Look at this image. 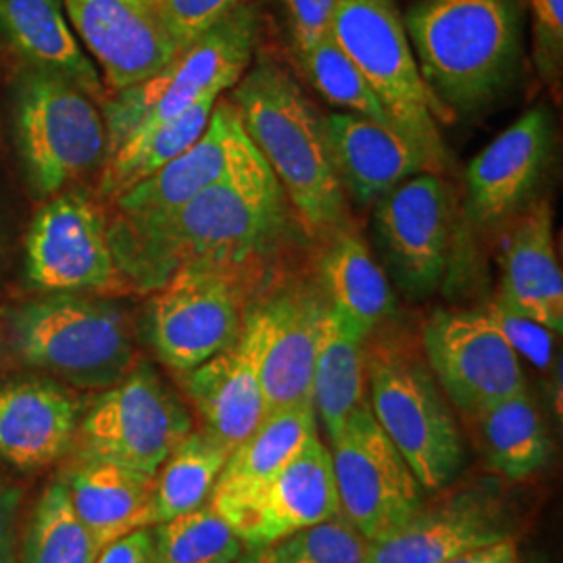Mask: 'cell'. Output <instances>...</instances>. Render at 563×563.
<instances>
[{
	"mask_svg": "<svg viewBox=\"0 0 563 563\" xmlns=\"http://www.w3.org/2000/svg\"><path fill=\"white\" fill-rule=\"evenodd\" d=\"M148 563H230L246 544L209 504L174 520L151 526Z\"/></svg>",
	"mask_w": 563,
	"mask_h": 563,
	"instance_id": "34",
	"label": "cell"
},
{
	"mask_svg": "<svg viewBox=\"0 0 563 563\" xmlns=\"http://www.w3.org/2000/svg\"><path fill=\"white\" fill-rule=\"evenodd\" d=\"M486 313L497 323L504 332L505 339L511 344L518 357H523L539 369L553 367V346H555V332L544 328L543 323L534 322L516 313L507 307L501 299H495L486 307Z\"/></svg>",
	"mask_w": 563,
	"mask_h": 563,
	"instance_id": "39",
	"label": "cell"
},
{
	"mask_svg": "<svg viewBox=\"0 0 563 563\" xmlns=\"http://www.w3.org/2000/svg\"><path fill=\"white\" fill-rule=\"evenodd\" d=\"M99 553L74 509L67 483L48 484L27 523L21 563H95Z\"/></svg>",
	"mask_w": 563,
	"mask_h": 563,
	"instance_id": "33",
	"label": "cell"
},
{
	"mask_svg": "<svg viewBox=\"0 0 563 563\" xmlns=\"http://www.w3.org/2000/svg\"><path fill=\"white\" fill-rule=\"evenodd\" d=\"M292 57L297 60L302 76L330 104L393 128L378 97L363 78L362 71L355 67V63L346 57L339 42L332 38V34L323 36L309 51Z\"/></svg>",
	"mask_w": 563,
	"mask_h": 563,
	"instance_id": "35",
	"label": "cell"
},
{
	"mask_svg": "<svg viewBox=\"0 0 563 563\" xmlns=\"http://www.w3.org/2000/svg\"><path fill=\"white\" fill-rule=\"evenodd\" d=\"M25 276L44 292L128 290L113 260L107 209L97 195L63 190L42 207L25 239Z\"/></svg>",
	"mask_w": 563,
	"mask_h": 563,
	"instance_id": "13",
	"label": "cell"
},
{
	"mask_svg": "<svg viewBox=\"0 0 563 563\" xmlns=\"http://www.w3.org/2000/svg\"><path fill=\"white\" fill-rule=\"evenodd\" d=\"M216 514L246 547H272L339 516L341 504L330 449L316 434L269 483Z\"/></svg>",
	"mask_w": 563,
	"mask_h": 563,
	"instance_id": "18",
	"label": "cell"
},
{
	"mask_svg": "<svg viewBox=\"0 0 563 563\" xmlns=\"http://www.w3.org/2000/svg\"><path fill=\"white\" fill-rule=\"evenodd\" d=\"M7 342L21 363L84 390H104L134 367L130 323L101 295L46 292L4 313Z\"/></svg>",
	"mask_w": 563,
	"mask_h": 563,
	"instance_id": "5",
	"label": "cell"
},
{
	"mask_svg": "<svg viewBox=\"0 0 563 563\" xmlns=\"http://www.w3.org/2000/svg\"><path fill=\"white\" fill-rule=\"evenodd\" d=\"M21 165L38 197H55L101 172L109 153L101 102L60 76L21 65L13 88Z\"/></svg>",
	"mask_w": 563,
	"mask_h": 563,
	"instance_id": "7",
	"label": "cell"
},
{
	"mask_svg": "<svg viewBox=\"0 0 563 563\" xmlns=\"http://www.w3.org/2000/svg\"><path fill=\"white\" fill-rule=\"evenodd\" d=\"M332 38L378 97L390 125L420 148L434 174L449 167L441 121L395 0H339Z\"/></svg>",
	"mask_w": 563,
	"mask_h": 563,
	"instance_id": "8",
	"label": "cell"
},
{
	"mask_svg": "<svg viewBox=\"0 0 563 563\" xmlns=\"http://www.w3.org/2000/svg\"><path fill=\"white\" fill-rule=\"evenodd\" d=\"M88 53L101 65L107 95L146 80L180 53L159 0H63Z\"/></svg>",
	"mask_w": 563,
	"mask_h": 563,
	"instance_id": "19",
	"label": "cell"
},
{
	"mask_svg": "<svg viewBox=\"0 0 563 563\" xmlns=\"http://www.w3.org/2000/svg\"><path fill=\"white\" fill-rule=\"evenodd\" d=\"M230 99L220 97L207 130L190 148L104 205L109 222L148 225L176 213L205 188L222 181L257 157Z\"/></svg>",
	"mask_w": 563,
	"mask_h": 563,
	"instance_id": "17",
	"label": "cell"
},
{
	"mask_svg": "<svg viewBox=\"0 0 563 563\" xmlns=\"http://www.w3.org/2000/svg\"><path fill=\"white\" fill-rule=\"evenodd\" d=\"M188 399L201 416L202 430L230 453L263 422L262 383L249 341L239 336L230 349L181 374Z\"/></svg>",
	"mask_w": 563,
	"mask_h": 563,
	"instance_id": "24",
	"label": "cell"
},
{
	"mask_svg": "<svg viewBox=\"0 0 563 563\" xmlns=\"http://www.w3.org/2000/svg\"><path fill=\"white\" fill-rule=\"evenodd\" d=\"M318 257V284L332 311L363 339L390 322L397 297L380 262L351 225L323 239Z\"/></svg>",
	"mask_w": 563,
	"mask_h": 563,
	"instance_id": "26",
	"label": "cell"
},
{
	"mask_svg": "<svg viewBox=\"0 0 563 563\" xmlns=\"http://www.w3.org/2000/svg\"><path fill=\"white\" fill-rule=\"evenodd\" d=\"M328 142L346 199L367 209L401 181L432 172L420 148L395 128L336 111L325 118Z\"/></svg>",
	"mask_w": 563,
	"mask_h": 563,
	"instance_id": "23",
	"label": "cell"
},
{
	"mask_svg": "<svg viewBox=\"0 0 563 563\" xmlns=\"http://www.w3.org/2000/svg\"><path fill=\"white\" fill-rule=\"evenodd\" d=\"M330 305L318 282H274L244 307L249 341L262 383L265 416L313 402L311 383Z\"/></svg>",
	"mask_w": 563,
	"mask_h": 563,
	"instance_id": "11",
	"label": "cell"
},
{
	"mask_svg": "<svg viewBox=\"0 0 563 563\" xmlns=\"http://www.w3.org/2000/svg\"><path fill=\"white\" fill-rule=\"evenodd\" d=\"M532 23L534 63L547 84L558 86L563 65V0H523Z\"/></svg>",
	"mask_w": 563,
	"mask_h": 563,
	"instance_id": "38",
	"label": "cell"
},
{
	"mask_svg": "<svg viewBox=\"0 0 563 563\" xmlns=\"http://www.w3.org/2000/svg\"><path fill=\"white\" fill-rule=\"evenodd\" d=\"M0 42L21 60L76 84L97 102L107 88L67 25L60 0H0Z\"/></svg>",
	"mask_w": 563,
	"mask_h": 563,
	"instance_id": "25",
	"label": "cell"
},
{
	"mask_svg": "<svg viewBox=\"0 0 563 563\" xmlns=\"http://www.w3.org/2000/svg\"><path fill=\"white\" fill-rule=\"evenodd\" d=\"M192 432V418L180 397L146 362L101 397L81 416L76 444L78 460L118 463L157 474L172 451Z\"/></svg>",
	"mask_w": 563,
	"mask_h": 563,
	"instance_id": "9",
	"label": "cell"
},
{
	"mask_svg": "<svg viewBox=\"0 0 563 563\" xmlns=\"http://www.w3.org/2000/svg\"><path fill=\"white\" fill-rule=\"evenodd\" d=\"M472 418L481 428L486 460L505 478L523 481L549 460L551 441L528 390L493 402Z\"/></svg>",
	"mask_w": 563,
	"mask_h": 563,
	"instance_id": "31",
	"label": "cell"
},
{
	"mask_svg": "<svg viewBox=\"0 0 563 563\" xmlns=\"http://www.w3.org/2000/svg\"><path fill=\"white\" fill-rule=\"evenodd\" d=\"M81 402L65 384L20 378L0 384V460L23 470L59 462L76 444Z\"/></svg>",
	"mask_w": 563,
	"mask_h": 563,
	"instance_id": "21",
	"label": "cell"
},
{
	"mask_svg": "<svg viewBox=\"0 0 563 563\" xmlns=\"http://www.w3.org/2000/svg\"><path fill=\"white\" fill-rule=\"evenodd\" d=\"M555 148V123L537 104L504 130L465 169L463 213L470 228L499 232L539 199Z\"/></svg>",
	"mask_w": 563,
	"mask_h": 563,
	"instance_id": "16",
	"label": "cell"
},
{
	"mask_svg": "<svg viewBox=\"0 0 563 563\" xmlns=\"http://www.w3.org/2000/svg\"><path fill=\"white\" fill-rule=\"evenodd\" d=\"M497 263L501 269L497 299L562 334V267L555 253L553 209L547 199H537L497 232Z\"/></svg>",
	"mask_w": 563,
	"mask_h": 563,
	"instance_id": "20",
	"label": "cell"
},
{
	"mask_svg": "<svg viewBox=\"0 0 563 563\" xmlns=\"http://www.w3.org/2000/svg\"><path fill=\"white\" fill-rule=\"evenodd\" d=\"M218 99L220 97L202 99L188 111H184L180 118L139 132L118 146L113 153H109L107 162L102 165L97 197L104 205H109L113 199H118L121 192H125L139 181L146 180L157 169H162L163 165H167L186 148H190L207 130V123L211 120Z\"/></svg>",
	"mask_w": 563,
	"mask_h": 563,
	"instance_id": "29",
	"label": "cell"
},
{
	"mask_svg": "<svg viewBox=\"0 0 563 563\" xmlns=\"http://www.w3.org/2000/svg\"><path fill=\"white\" fill-rule=\"evenodd\" d=\"M444 563H520V555H518V544L507 534L495 543L476 547Z\"/></svg>",
	"mask_w": 563,
	"mask_h": 563,
	"instance_id": "43",
	"label": "cell"
},
{
	"mask_svg": "<svg viewBox=\"0 0 563 563\" xmlns=\"http://www.w3.org/2000/svg\"><path fill=\"white\" fill-rule=\"evenodd\" d=\"M230 563H276L272 547H246L241 555Z\"/></svg>",
	"mask_w": 563,
	"mask_h": 563,
	"instance_id": "44",
	"label": "cell"
},
{
	"mask_svg": "<svg viewBox=\"0 0 563 563\" xmlns=\"http://www.w3.org/2000/svg\"><path fill=\"white\" fill-rule=\"evenodd\" d=\"M262 36V4L253 0L207 30L155 76L109 95L101 104L109 153L139 132L180 118L202 99L222 97L255 59Z\"/></svg>",
	"mask_w": 563,
	"mask_h": 563,
	"instance_id": "6",
	"label": "cell"
},
{
	"mask_svg": "<svg viewBox=\"0 0 563 563\" xmlns=\"http://www.w3.org/2000/svg\"><path fill=\"white\" fill-rule=\"evenodd\" d=\"M318 432L313 402L292 405L263 418L257 430L236 446L211 490L209 507L236 504L269 483Z\"/></svg>",
	"mask_w": 563,
	"mask_h": 563,
	"instance_id": "28",
	"label": "cell"
},
{
	"mask_svg": "<svg viewBox=\"0 0 563 563\" xmlns=\"http://www.w3.org/2000/svg\"><path fill=\"white\" fill-rule=\"evenodd\" d=\"M422 351L446 397L467 416L526 390L520 357L486 309L434 311L423 323Z\"/></svg>",
	"mask_w": 563,
	"mask_h": 563,
	"instance_id": "15",
	"label": "cell"
},
{
	"mask_svg": "<svg viewBox=\"0 0 563 563\" xmlns=\"http://www.w3.org/2000/svg\"><path fill=\"white\" fill-rule=\"evenodd\" d=\"M292 55H301L330 34L339 0H282Z\"/></svg>",
	"mask_w": 563,
	"mask_h": 563,
	"instance_id": "40",
	"label": "cell"
},
{
	"mask_svg": "<svg viewBox=\"0 0 563 563\" xmlns=\"http://www.w3.org/2000/svg\"><path fill=\"white\" fill-rule=\"evenodd\" d=\"M21 490L0 476V563H15V528Z\"/></svg>",
	"mask_w": 563,
	"mask_h": 563,
	"instance_id": "41",
	"label": "cell"
},
{
	"mask_svg": "<svg viewBox=\"0 0 563 563\" xmlns=\"http://www.w3.org/2000/svg\"><path fill=\"white\" fill-rule=\"evenodd\" d=\"M367 541L339 514L272 544L276 563H363Z\"/></svg>",
	"mask_w": 563,
	"mask_h": 563,
	"instance_id": "36",
	"label": "cell"
},
{
	"mask_svg": "<svg viewBox=\"0 0 563 563\" xmlns=\"http://www.w3.org/2000/svg\"><path fill=\"white\" fill-rule=\"evenodd\" d=\"M523 0H411L402 25L441 123L490 109L518 81Z\"/></svg>",
	"mask_w": 563,
	"mask_h": 563,
	"instance_id": "2",
	"label": "cell"
},
{
	"mask_svg": "<svg viewBox=\"0 0 563 563\" xmlns=\"http://www.w3.org/2000/svg\"><path fill=\"white\" fill-rule=\"evenodd\" d=\"M369 407L384 434L428 490H441L462 470V434L420 346L384 323L363 342Z\"/></svg>",
	"mask_w": 563,
	"mask_h": 563,
	"instance_id": "4",
	"label": "cell"
},
{
	"mask_svg": "<svg viewBox=\"0 0 563 563\" xmlns=\"http://www.w3.org/2000/svg\"><path fill=\"white\" fill-rule=\"evenodd\" d=\"M253 0H159L165 27L178 53L201 38L216 23Z\"/></svg>",
	"mask_w": 563,
	"mask_h": 563,
	"instance_id": "37",
	"label": "cell"
},
{
	"mask_svg": "<svg viewBox=\"0 0 563 563\" xmlns=\"http://www.w3.org/2000/svg\"><path fill=\"white\" fill-rule=\"evenodd\" d=\"M363 339L341 316L328 309L313 365L311 399L330 441L365 401Z\"/></svg>",
	"mask_w": 563,
	"mask_h": 563,
	"instance_id": "30",
	"label": "cell"
},
{
	"mask_svg": "<svg viewBox=\"0 0 563 563\" xmlns=\"http://www.w3.org/2000/svg\"><path fill=\"white\" fill-rule=\"evenodd\" d=\"M290 209L257 155L162 222H109V242L128 290L155 292L181 265L199 263L239 278L257 297L276 282L282 249L292 236Z\"/></svg>",
	"mask_w": 563,
	"mask_h": 563,
	"instance_id": "1",
	"label": "cell"
},
{
	"mask_svg": "<svg viewBox=\"0 0 563 563\" xmlns=\"http://www.w3.org/2000/svg\"><path fill=\"white\" fill-rule=\"evenodd\" d=\"M332 470L341 514L367 543L401 526L420 505V483L376 422L369 401L332 439Z\"/></svg>",
	"mask_w": 563,
	"mask_h": 563,
	"instance_id": "14",
	"label": "cell"
},
{
	"mask_svg": "<svg viewBox=\"0 0 563 563\" xmlns=\"http://www.w3.org/2000/svg\"><path fill=\"white\" fill-rule=\"evenodd\" d=\"M507 537L497 505L474 493L418 507L401 526L367 543L363 563H444Z\"/></svg>",
	"mask_w": 563,
	"mask_h": 563,
	"instance_id": "22",
	"label": "cell"
},
{
	"mask_svg": "<svg viewBox=\"0 0 563 563\" xmlns=\"http://www.w3.org/2000/svg\"><path fill=\"white\" fill-rule=\"evenodd\" d=\"M153 547V530L139 528L101 549L95 563H148Z\"/></svg>",
	"mask_w": 563,
	"mask_h": 563,
	"instance_id": "42",
	"label": "cell"
},
{
	"mask_svg": "<svg viewBox=\"0 0 563 563\" xmlns=\"http://www.w3.org/2000/svg\"><path fill=\"white\" fill-rule=\"evenodd\" d=\"M228 457L230 451L205 430L190 432L155 476L148 523L157 526L209 504Z\"/></svg>",
	"mask_w": 563,
	"mask_h": 563,
	"instance_id": "32",
	"label": "cell"
},
{
	"mask_svg": "<svg viewBox=\"0 0 563 563\" xmlns=\"http://www.w3.org/2000/svg\"><path fill=\"white\" fill-rule=\"evenodd\" d=\"M372 209L384 272L409 299L432 297L446 278L455 234L453 192L443 174H416Z\"/></svg>",
	"mask_w": 563,
	"mask_h": 563,
	"instance_id": "12",
	"label": "cell"
},
{
	"mask_svg": "<svg viewBox=\"0 0 563 563\" xmlns=\"http://www.w3.org/2000/svg\"><path fill=\"white\" fill-rule=\"evenodd\" d=\"M155 476L118 463L78 460L65 483L76 514L99 549L132 530L151 528Z\"/></svg>",
	"mask_w": 563,
	"mask_h": 563,
	"instance_id": "27",
	"label": "cell"
},
{
	"mask_svg": "<svg viewBox=\"0 0 563 563\" xmlns=\"http://www.w3.org/2000/svg\"><path fill=\"white\" fill-rule=\"evenodd\" d=\"M253 292L222 269L188 263L146 305V339L167 367L186 374L239 341Z\"/></svg>",
	"mask_w": 563,
	"mask_h": 563,
	"instance_id": "10",
	"label": "cell"
},
{
	"mask_svg": "<svg viewBox=\"0 0 563 563\" xmlns=\"http://www.w3.org/2000/svg\"><path fill=\"white\" fill-rule=\"evenodd\" d=\"M230 90L249 141L280 181L305 232L323 241L351 225L325 118L297 78L280 60L260 53Z\"/></svg>",
	"mask_w": 563,
	"mask_h": 563,
	"instance_id": "3",
	"label": "cell"
}]
</instances>
